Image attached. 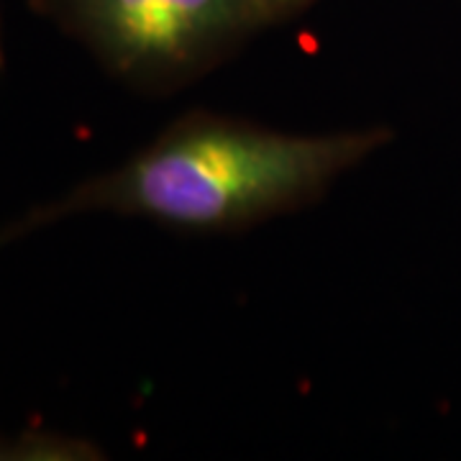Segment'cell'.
Segmentation results:
<instances>
[{
	"label": "cell",
	"instance_id": "1",
	"mask_svg": "<svg viewBox=\"0 0 461 461\" xmlns=\"http://www.w3.org/2000/svg\"><path fill=\"white\" fill-rule=\"evenodd\" d=\"M387 141L384 129L297 136L229 121L187 123L113 172L36 208L11 236L90 211L229 229L313 198Z\"/></svg>",
	"mask_w": 461,
	"mask_h": 461
},
{
	"label": "cell",
	"instance_id": "2",
	"mask_svg": "<svg viewBox=\"0 0 461 461\" xmlns=\"http://www.w3.org/2000/svg\"><path fill=\"white\" fill-rule=\"evenodd\" d=\"M126 77H167L205 62L262 23L257 0H36Z\"/></svg>",
	"mask_w": 461,
	"mask_h": 461
},
{
	"label": "cell",
	"instance_id": "3",
	"mask_svg": "<svg viewBox=\"0 0 461 461\" xmlns=\"http://www.w3.org/2000/svg\"><path fill=\"white\" fill-rule=\"evenodd\" d=\"M257 3H259V11H262L264 21H269V18L280 16V14L295 8V5L305 3V0H257Z\"/></svg>",
	"mask_w": 461,
	"mask_h": 461
},
{
	"label": "cell",
	"instance_id": "4",
	"mask_svg": "<svg viewBox=\"0 0 461 461\" xmlns=\"http://www.w3.org/2000/svg\"><path fill=\"white\" fill-rule=\"evenodd\" d=\"M3 59H5V54H3V32H0V67H3Z\"/></svg>",
	"mask_w": 461,
	"mask_h": 461
}]
</instances>
